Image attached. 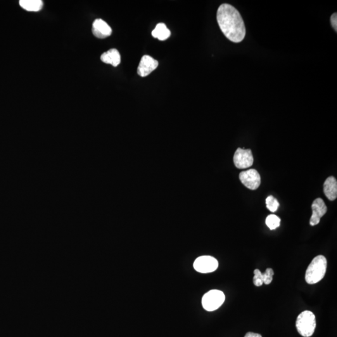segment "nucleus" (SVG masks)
<instances>
[{
    "label": "nucleus",
    "instance_id": "nucleus-18",
    "mask_svg": "<svg viewBox=\"0 0 337 337\" xmlns=\"http://www.w3.org/2000/svg\"><path fill=\"white\" fill-rule=\"evenodd\" d=\"M254 277H253V282L255 286H262L263 284L262 273L258 269L254 270Z\"/></svg>",
    "mask_w": 337,
    "mask_h": 337
},
{
    "label": "nucleus",
    "instance_id": "nucleus-1",
    "mask_svg": "<svg viewBox=\"0 0 337 337\" xmlns=\"http://www.w3.org/2000/svg\"><path fill=\"white\" fill-rule=\"evenodd\" d=\"M217 20L223 34L230 41L240 42L246 35L245 24L238 10L231 4H221L217 12Z\"/></svg>",
    "mask_w": 337,
    "mask_h": 337
},
{
    "label": "nucleus",
    "instance_id": "nucleus-17",
    "mask_svg": "<svg viewBox=\"0 0 337 337\" xmlns=\"http://www.w3.org/2000/svg\"><path fill=\"white\" fill-rule=\"evenodd\" d=\"M274 272L273 269H270V268L267 269L266 271L262 274L263 284L266 285H269L270 284H271V282L273 281V276H274Z\"/></svg>",
    "mask_w": 337,
    "mask_h": 337
},
{
    "label": "nucleus",
    "instance_id": "nucleus-7",
    "mask_svg": "<svg viewBox=\"0 0 337 337\" xmlns=\"http://www.w3.org/2000/svg\"><path fill=\"white\" fill-rule=\"evenodd\" d=\"M234 163L238 168H246L251 167L253 163V157L251 149L239 148L235 152Z\"/></svg>",
    "mask_w": 337,
    "mask_h": 337
},
{
    "label": "nucleus",
    "instance_id": "nucleus-9",
    "mask_svg": "<svg viewBox=\"0 0 337 337\" xmlns=\"http://www.w3.org/2000/svg\"><path fill=\"white\" fill-rule=\"evenodd\" d=\"M159 63L157 60L148 55L142 57L137 68V74L140 77H146L150 75L154 70L158 68Z\"/></svg>",
    "mask_w": 337,
    "mask_h": 337
},
{
    "label": "nucleus",
    "instance_id": "nucleus-8",
    "mask_svg": "<svg viewBox=\"0 0 337 337\" xmlns=\"http://www.w3.org/2000/svg\"><path fill=\"white\" fill-rule=\"evenodd\" d=\"M312 210V215L311 216L310 224L315 226L319 224L321 218L326 214L327 208L322 199L317 198L313 202Z\"/></svg>",
    "mask_w": 337,
    "mask_h": 337
},
{
    "label": "nucleus",
    "instance_id": "nucleus-16",
    "mask_svg": "<svg viewBox=\"0 0 337 337\" xmlns=\"http://www.w3.org/2000/svg\"><path fill=\"white\" fill-rule=\"evenodd\" d=\"M265 202H266L267 208L270 212H275L278 210L280 204L279 201L274 196H270L268 197Z\"/></svg>",
    "mask_w": 337,
    "mask_h": 337
},
{
    "label": "nucleus",
    "instance_id": "nucleus-3",
    "mask_svg": "<svg viewBox=\"0 0 337 337\" xmlns=\"http://www.w3.org/2000/svg\"><path fill=\"white\" fill-rule=\"evenodd\" d=\"M296 327L301 336L304 337L312 336L316 328V319L314 313L305 310L299 314L296 319Z\"/></svg>",
    "mask_w": 337,
    "mask_h": 337
},
{
    "label": "nucleus",
    "instance_id": "nucleus-2",
    "mask_svg": "<svg viewBox=\"0 0 337 337\" xmlns=\"http://www.w3.org/2000/svg\"><path fill=\"white\" fill-rule=\"evenodd\" d=\"M327 260L324 255L315 257L306 270L305 281L308 284H315L322 281L326 275Z\"/></svg>",
    "mask_w": 337,
    "mask_h": 337
},
{
    "label": "nucleus",
    "instance_id": "nucleus-4",
    "mask_svg": "<svg viewBox=\"0 0 337 337\" xmlns=\"http://www.w3.org/2000/svg\"><path fill=\"white\" fill-rule=\"evenodd\" d=\"M225 299L224 294L219 290H212L204 294L202 299V305L206 310L212 312L216 310L224 303Z\"/></svg>",
    "mask_w": 337,
    "mask_h": 337
},
{
    "label": "nucleus",
    "instance_id": "nucleus-19",
    "mask_svg": "<svg viewBox=\"0 0 337 337\" xmlns=\"http://www.w3.org/2000/svg\"><path fill=\"white\" fill-rule=\"evenodd\" d=\"M331 21L332 27H333L334 29L337 32V14L335 13L332 15L331 18Z\"/></svg>",
    "mask_w": 337,
    "mask_h": 337
},
{
    "label": "nucleus",
    "instance_id": "nucleus-11",
    "mask_svg": "<svg viewBox=\"0 0 337 337\" xmlns=\"http://www.w3.org/2000/svg\"><path fill=\"white\" fill-rule=\"evenodd\" d=\"M324 192L329 200L333 201L337 198V181L333 176L329 177L324 184Z\"/></svg>",
    "mask_w": 337,
    "mask_h": 337
},
{
    "label": "nucleus",
    "instance_id": "nucleus-12",
    "mask_svg": "<svg viewBox=\"0 0 337 337\" xmlns=\"http://www.w3.org/2000/svg\"><path fill=\"white\" fill-rule=\"evenodd\" d=\"M101 60L104 63L110 64L116 67L121 63V55L117 49H111L102 54Z\"/></svg>",
    "mask_w": 337,
    "mask_h": 337
},
{
    "label": "nucleus",
    "instance_id": "nucleus-13",
    "mask_svg": "<svg viewBox=\"0 0 337 337\" xmlns=\"http://www.w3.org/2000/svg\"><path fill=\"white\" fill-rule=\"evenodd\" d=\"M152 35L160 41H165L170 37V32L165 23H161L156 25L155 29L152 32Z\"/></svg>",
    "mask_w": 337,
    "mask_h": 337
},
{
    "label": "nucleus",
    "instance_id": "nucleus-5",
    "mask_svg": "<svg viewBox=\"0 0 337 337\" xmlns=\"http://www.w3.org/2000/svg\"><path fill=\"white\" fill-rule=\"evenodd\" d=\"M194 268L197 272L208 274L214 272L219 266L217 259L211 256H201L197 258L194 262Z\"/></svg>",
    "mask_w": 337,
    "mask_h": 337
},
{
    "label": "nucleus",
    "instance_id": "nucleus-14",
    "mask_svg": "<svg viewBox=\"0 0 337 337\" xmlns=\"http://www.w3.org/2000/svg\"><path fill=\"white\" fill-rule=\"evenodd\" d=\"M20 5L28 11H39L42 9L43 3L41 0H21Z\"/></svg>",
    "mask_w": 337,
    "mask_h": 337
},
{
    "label": "nucleus",
    "instance_id": "nucleus-6",
    "mask_svg": "<svg viewBox=\"0 0 337 337\" xmlns=\"http://www.w3.org/2000/svg\"><path fill=\"white\" fill-rule=\"evenodd\" d=\"M239 179L244 186L251 190L257 189L261 184L259 173L253 168L240 173Z\"/></svg>",
    "mask_w": 337,
    "mask_h": 337
},
{
    "label": "nucleus",
    "instance_id": "nucleus-15",
    "mask_svg": "<svg viewBox=\"0 0 337 337\" xmlns=\"http://www.w3.org/2000/svg\"><path fill=\"white\" fill-rule=\"evenodd\" d=\"M281 220L278 216L271 214L267 216L265 220V224L270 230L276 229L281 225Z\"/></svg>",
    "mask_w": 337,
    "mask_h": 337
},
{
    "label": "nucleus",
    "instance_id": "nucleus-10",
    "mask_svg": "<svg viewBox=\"0 0 337 337\" xmlns=\"http://www.w3.org/2000/svg\"><path fill=\"white\" fill-rule=\"evenodd\" d=\"M92 34L98 39H104L112 34V29L108 24L101 19H96L92 23Z\"/></svg>",
    "mask_w": 337,
    "mask_h": 337
},
{
    "label": "nucleus",
    "instance_id": "nucleus-20",
    "mask_svg": "<svg viewBox=\"0 0 337 337\" xmlns=\"http://www.w3.org/2000/svg\"><path fill=\"white\" fill-rule=\"evenodd\" d=\"M244 337H262V336L258 334L253 333V332H248Z\"/></svg>",
    "mask_w": 337,
    "mask_h": 337
}]
</instances>
